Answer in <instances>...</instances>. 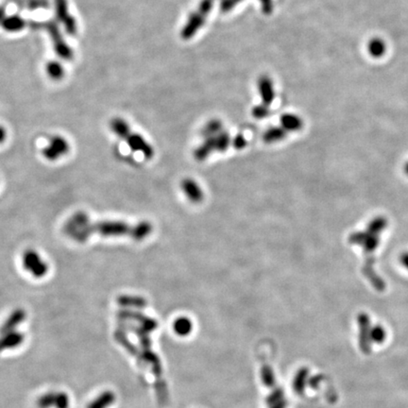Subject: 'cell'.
<instances>
[{"instance_id": "83f0119b", "label": "cell", "mask_w": 408, "mask_h": 408, "mask_svg": "<svg viewBox=\"0 0 408 408\" xmlns=\"http://www.w3.org/2000/svg\"><path fill=\"white\" fill-rule=\"evenodd\" d=\"M260 4L262 6L263 13L266 14H270L273 11V1L272 0H259Z\"/></svg>"}, {"instance_id": "ffe728a7", "label": "cell", "mask_w": 408, "mask_h": 408, "mask_svg": "<svg viewBox=\"0 0 408 408\" xmlns=\"http://www.w3.org/2000/svg\"><path fill=\"white\" fill-rule=\"evenodd\" d=\"M215 138H216V150L219 152H224L225 150H227L230 145L232 144V139L228 131L221 130L217 135L215 136Z\"/></svg>"}, {"instance_id": "7402d4cb", "label": "cell", "mask_w": 408, "mask_h": 408, "mask_svg": "<svg viewBox=\"0 0 408 408\" xmlns=\"http://www.w3.org/2000/svg\"><path fill=\"white\" fill-rule=\"evenodd\" d=\"M112 400H115V395L111 392H105L104 394L99 397L95 402H92L88 408H102L101 407L102 404L108 406L112 402Z\"/></svg>"}, {"instance_id": "e0dca14e", "label": "cell", "mask_w": 408, "mask_h": 408, "mask_svg": "<svg viewBox=\"0 0 408 408\" xmlns=\"http://www.w3.org/2000/svg\"><path fill=\"white\" fill-rule=\"evenodd\" d=\"M47 73L51 80L60 81L64 76V69L61 62L57 61H50L47 63Z\"/></svg>"}, {"instance_id": "9a60e30c", "label": "cell", "mask_w": 408, "mask_h": 408, "mask_svg": "<svg viewBox=\"0 0 408 408\" xmlns=\"http://www.w3.org/2000/svg\"><path fill=\"white\" fill-rule=\"evenodd\" d=\"M303 122L301 118L293 114H285L281 117V127L286 131H298L303 128Z\"/></svg>"}, {"instance_id": "277c9868", "label": "cell", "mask_w": 408, "mask_h": 408, "mask_svg": "<svg viewBox=\"0 0 408 408\" xmlns=\"http://www.w3.org/2000/svg\"><path fill=\"white\" fill-rule=\"evenodd\" d=\"M22 266L35 278H43L50 269L49 263L33 248H28L22 254Z\"/></svg>"}, {"instance_id": "4dcf8cb0", "label": "cell", "mask_w": 408, "mask_h": 408, "mask_svg": "<svg viewBox=\"0 0 408 408\" xmlns=\"http://www.w3.org/2000/svg\"><path fill=\"white\" fill-rule=\"evenodd\" d=\"M6 12H5V9L4 8H2V7H0V24H1V22L4 20V18L6 17Z\"/></svg>"}, {"instance_id": "603a6c76", "label": "cell", "mask_w": 408, "mask_h": 408, "mask_svg": "<svg viewBox=\"0 0 408 408\" xmlns=\"http://www.w3.org/2000/svg\"><path fill=\"white\" fill-rule=\"evenodd\" d=\"M252 114H253V117H254V118H256V119H264V118H266L269 116V114H270L269 106L266 105V104H264V103L259 104V105H256L255 107H254V109H253V111H252Z\"/></svg>"}, {"instance_id": "484cf974", "label": "cell", "mask_w": 408, "mask_h": 408, "mask_svg": "<svg viewBox=\"0 0 408 408\" xmlns=\"http://www.w3.org/2000/svg\"><path fill=\"white\" fill-rule=\"evenodd\" d=\"M242 1L243 0H222L220 3V10L222 13H229Z\"/></svg>"}, {"instance_id": "7a4b0ae2", "label": "cell", "mask_w": 408, "mask_h": 408, "mask_svg": "<svg viewBox=\"0 0 408 408\" xmlns=\"http://www.w3.org/2000/svg\"><path fill=\"white\" fill-rule=\"evenodd\" d=\"M387 226H388V219L386 217H375L369 223L366 231L355 232L349 236V242L351 244L363 247L366 255L363 273L370 281L372 286L377 291L384 290L386 283L375 272V269L373 267L375 261L373 254L380 244L381 234L383 230H386Z\"/></svg>"}, {"instance_id": "1f68e13d", "label": "cell", "mask_w": 408, "mask_h": 408, "mask_svg": "<svg viewBox=\"0 0 408 408\" xmlns=\"http://www.w3.org/2000/svg\"><path fill=\"white\" fill-rule=\"evenodd\" d=\"M404 172H405V174L408 176V162L405 164V166H404Z\"/></svg>"}, {"instance_id": "f546056e", "label": "cell", "mask_w": 408, "mask_h": 408, "mask_svg": "<svg viewBox=\"0 0 408 408\" xmlns=\"http://www.w3.org/2000/svg\"><path fill=\"white\" fill-rule=\"evenodd\" d=\"M400 259H401V263H402V266L408 269V253L402 254Z\"/></svg>"}, {"instance_id": "d4e9b609", "label": "cell", "mask_w": 408, "mask_h": 408, "mask_svg": "<svg viewBox=\"0 0 408 408\" xmlns=\"http://www.w3.org/2000/svg\"><path fill=\"white\" fill-rule=\"evenodd\" d=\"M214 4H215V0H201L197 11L207 17L208 14L211 13V11L213 10Z\"/></svg>"}, {"instance_id": "6da1fadb", "label": "cell", "mask_w": 408, "mask_h": 408, "mask_svg": "<svg viewBox=\"0 0 408 408\" xmlns=\"http://www.w3.org/2000/svg\"><path fill=\"white\" fill-rule=\"evenodd\" d=\"M63 232L69 238L79 243L86 242L95 235L102 237H127L135 241H142L151 235L153 226L149 221H140L136 224L123 220L92 221L86 213L77 212L64 223Z\"/></svg>"}, {"instance_id": "52a82bcc", "label": "cell", "mask_w": 408, "mask_h": 408, "mask_svg": "<svg viewBox=\"0 0 408 408\" xmlns=\"http://www.w3.org/2000/svg\"><path fill=\"white\" fill-rule=\"evenodd\" d=\"M56 17L68 35L74 36L78 31L76 19L69 13L67 0H54Z\"/></svg>"}, {"instance_id": "cb8c5ba5", "label": "cell", "mask_w": 408, "mask_h": 408, "mask_svg": "<svg viewBox=\"0 0 408 408\" xmlns=\"http://www.w3.org/2000/svg\"><path fill=\"white\" fill-rule=\"evenodd\" d=\"M118 302L120 304L124 305H134V306H143L145 301L142 298L134 297V296H122L119 297Z\"/></svg>"}, {"instance_id": "8992f818", "label": "cell", "mask_w": 408, "mask_h": 408, "mask_svg": "<svg viewBox=\"0 0 408 408\" xmlns=\"http://www.w3.org/2000/svg\"><path fill=\"white\" fill-rule=\"evenodd\" d=\"M70 151V144L61 135L52 136L48 145L42 149L43 158L48 161L56 162L60 160Z\"/></svg>"}, {"instance_id": "4fadbf2b", "label": "cell", "mask_w": 408, "mask_h": 408, "mask_svg": "<svg viewBox=\"0 0 408 408\" xmlns=\"http://www.w3.org/2000/svg\"><path fill=\"white\" fill-rule=\"evenodd\" d=\"M0 25L3 28V30L9 32H18L25 28L27 22L17 14H13L6 16Z\"/></svg>"}, {"instance_id": "8fae6325", "label": "cell", "mask_w": 408, "mask_h": 408, "mask_svg": "<svg viewBox=\"0 0 408 408\" xmlns=\"http://www.w3.org/2000/svg\"><path fill=\"white\" fill-rule=\"evenodd\" d=\"M180 186L187 198L192 202L198 203L203 199V192L194 179H185L182 182Z\"/></svg>"}, {"instance_id": "f1b7e54d", "label": "cell", "mask_w": 408, "mask_h": 408, "mask_svg": "<svg viewBox=\"0 0 408 408\" xmlns=\"http://www.w3.org/2000/svg\"><path fill=\"white\" fill-rule=\"evenodd\" d=\"M7 130L3 126H0V145L6 141Z\"/></svg>"}, {"instance_id": "d6986e66", "label": "cell", "mask_w": 408, "mask_h": 408, "mask_svg": "<svg viewBox=\"0 0 408 408\" xmlns=\"http://www.w3.org/2000/svg\"><path fill=\"white\" fill-rule=\"evenodd\" d=\"M223 129L222 122L218 119H212L208 123L206 124L201 130V134L204 138L216 136Z\"/></svg>"}, {"instance_id": "7c38bea8", "label": "cell", "mask_w": 408, "mask_h": 408, "mask_svg": "<svg viewBox=\"0 0 408 408\" xmlns=\"http://www.w3.org/2000/svg\"><path fill=\"white\" fill-rule=\"evenodd\" d=\"M216 150V138L215 136L205 138L204 142L200 144L194 151V158L198 162L204 161L209 155Z\"/></svg>"}, {"instance_id": "ac0fdd59", "label": "cell", "mask_w": 408, "mask_h": 408, "mask_svg": "<svg viewBox=\"0 0 408 408\" xmlns=\"http://www.w3.org/2000/svg\"><path fill=\"white\" fill-rule=\"evenodd\" d=\"M368 51L370 55L375 58H380L386 52V43L382 39L380 38H374L370 40L368 43Z\"/></svg>"}, {"instance_id": "ba28073f", "label": "cell", "mask_w": 408, "mask_h": 408, "mask_svg": "<svg viewBox=\"0 0 408 408\" xmlns=\"http://www.w3.org/2000/svg\"><path fill=\"white\" fill-rule=\"evenodd\" d=\"M359 325V346L363 353L368 354L371 351V320L366 313H360L357 316Z\"/></svg>"}, {"instance_id": "9c48e42d", "label": "cell", "mask_w": 408, "mask_h": 408, "mask_svg": "<svg viewBox=\"0 0 408 408\" xmlns=\"http://www.w3.org/2000/svg\"><path fill=\"white\" fill-rule=\"evenodd\" d=\"M206 16L202 15L201 13H198V11L191 13V15L188 17L186 21V25L180 31V37L184 40H189L193 36H195L198 31L202 28V26L205 24Z\"/></svg>"}, {"instance_id": "2e32d148", "label": "cell", "mask_w": 408, "mask_h": 408, "mask_svg": "<svg viewBox=\"0 0 408 408\" xmlns=\"http://www.w3.org/2000/svg\"><path fill=\"white\" fill-rule=\"evenodd\" d=\"M286 130L283 127H271L266 130L263 135V140L266 144L279 142L286 137Z\"/></svg>"}, {"instance_id": "4316f807", "label": "cell", "mask_w": 408, "mask_h": 408, "mask_svg": "<svg viewBox=\"0 0 408 408\" xmlns=\"http://www.w3.org/2000/svg\"><path fill=\"white\" fill-rule=\"evenodd\" d=\"M232 145L235 149L240 150L245 149L247 146V139L243 134H237L235 138L232 140Z\"/></svg>"}, {"instance_id": "30bf717a", "label": "cell", "mask_w": 408, "mask_h": 408, "mask_svg": "<svg viewBox=\"0 0 408 408\" xmlns=\"http://www.w3.org/2000/svg\"><path fill=\"white\" fill-rule=\"evenodd\" d=\"M258 90L262 102L266 105H270L275 99V91L271 79L268 76L262 75L258 79Z\"/></svg>"}, {"instance_id": "5b68a950", "label": "cell", "mask_w": 408, "mask_h": 408, "mask_svg": "<svg viewBox=\"0 0 408 408\" xmlns=\"http://www.w3.org/2000/svg\"><path fill=\"white\" fill-rule=\"evenodd\" d=\"M43 27L50 35L56 54L64 61H70L73 58L74 53L69 44L65 42L58 24L53 21H48L43 24Z\"/></svg>"}, {"instance_id": "44dd1931", "label": "cell", "mask_w": 408, "mask_h": 408, "mask_svg": "<svg viewBox=\"0 0 408 408\" xmlns=\"http://www.w3.org/2000/svg\"><path fill=\"white\" fill-rule=\"evenodd\" d=\"M387 338V333L384 331L383 326L380 324H377L371 329V343H376V344H382L384 342Z\"/></svg>"}, {"instance_id": "3957f363", "label": "cell", "mask_w": 408, "mask_h": 408, "mask_svg": "<svg viewBox=\"0 0 408 408\" xmlns=\"http://www.w3.org/2000/svg\"><path fill=\"white\" fill-rule=\"evenodd\" d=\"M110 129L118 138L122 139L133 152L141 153L148 160L153 158V147L141 134L133 132L125 119L112 118L110 122Z\"/></svg>"}, {"instance_id": "5bb4252c", "label": "cell", "mask_w": 408, "mask_h": 408, "mask_svg": "<svg viewBox=\"0 0 408 408\" xmlns=\"http://www.w3.org/2000/svg\"><path fill=\"white\" fill-rule=\"evenodd\" d=\"M193 328H194L193 322L187 316H179L173 322L174 333L182 337H185L191 334Z\"/></svg>"}]
</instances>
